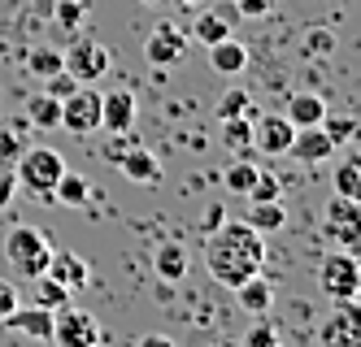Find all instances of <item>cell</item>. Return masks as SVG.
<instances>
[{
	"mask_svg": "<svg viewBox=\"0 0 361 347\" xmlns=\"http://www.w3.org/2000/svg\"><path fill=\"white\" fill-rule=\"evenodd\" d=\"M240 347H283V343H279V330H274L270 322H262V317H257V322L248 326V334L240 339Z\"/></svg>",
	"mask_w": 361,
	"mask_h": 347,
	"instance_id": "obj_34",
	"label": "cell"
},
{
	"mask_svg": "<svg viewBox=\"0 0 361 347\" xmlns=\"http://www.w3.org/2000/svg\"><path fill=\"white\" fill-rule=\"evenodd\" d=\"M183 52H188V35L178 31L174 22L152 26V35L144 39V57H148V65H157V70L178 65V61H183Z\"/></svg>",
	"mask_w": 361,
	"mask_h": 347,
	"instance_id": "obj_9",
	"label": "cell"
},
{
	"mask_svg": "<svg viewBox=\"0 0 361 347\" xmlns=\"http://www.w3.org/2000/svg\"><path fill=\"white\" fill-rule=\"evenodd\" d=\"M244 222H248L257 234H274V230H283V222H288V208H283L279 200H262V204L252 200V208H248Z\"/></svg>",
	"mask_w": 361,
	"mask_h": 347,
	"instance_id": "obj_21",
	"label": "cell"
},
{
	"mask_svg": "<svg viewBox=\"0 0 361 347\" xmlns=\"http://www.w3.org/2000/svg\"><path fill=\"white\" fill-rule=\"evenodd\" d=\"M222 222H226V217H222V208H218V204H214V208H209V213H204V217H200V226H204V234H214V230H218Z\"/></svg>",
	"mask_w": 361,
	"mask_h": 347,
	"instance_id": "obj_41",
	"label": "cell"
},
{
	"mask_svg": "<svg viewBox=\"0 0 361 347\" xmlns=\"http://www.w3.org/2000/svg\"><path fill=\"white\" fill-rule=\"evenodd\" d=\"M235 9H240L244 18H266V13H270V0H235Z\"/></svg>",
	"mask_w": 361,
	"mask_h": 347,
	"instance_id": "obj_40",
	"label": "cell"
},
{
	"mask_svg": "<svg viewBox=\"0 0 361 347\" xmlns=\"http://www.w3.org/2000/svg\"><path fill=\"white\" fill-rule=\"evenodd\" d=\"M96 347H100V343H96Z\"/></svg>",
	"mask_w": 361,
	"mask_h": 347,
	"instance_id": "obj_45",
	"label": "cell"
},
{
	"mask_svg": "<svg viewBox=\"0 0 361 347\" xmlns=\"http://www.w3.org/2000/svg\"><path fill=\"white\" fill-rule=\"evenodd\" d=\"M188 265H192V252L183 239H166V244L152 248V270H157L161 282H178V278H188Z\"/></svg>",
	"mask_w": 361,
	"mask_h": 347,
	"instance_id": "obj_13",
	"label": "cell"
},
{
	"mask_svg": "<svg viewBox=\"0 0 361 347\" xmlns=\"http://www.w3.org/2000/svg\"><path fill=\"white\" fill-rule=\"evenodd\" d=\"M192 35H196L204 48H214L218 39L231 35V22H226L222 13H214V9H204V13H196V22H192Z\"/></svg>",
	"mask_w": 361,
	"mask_h": 347,
	"instance_id": "obj_24",
	"label": "cell"
},
{
	"mask_svg": "<svg viewBox=\"0 0 361 347\" xmlns=\"http://www.w3.org/2000/svg\"><path fill=\"white\" fill-rule=\"evenodd\" d=\"M222 144H226L231 152H248V148H252V118L222 122Z\"/></svg>",
	"mask_w": 361,
	"mask_h": 347,
	"instance_id": "obj_31",
	"label": "cell"
},
{
	"mask_svg": "<svg viewBox=\"0 0 361 347\" xmlns=\"http://www.w3.org/2000/svg\"><path fill=\"white\" fill-rule=\"evenodd\" d=\"M87 13H92V0H57V9H53L61 31H79Z\"/></svg>",
	"mask_w": 361,
	"mask_h": 347,
	"instance_id": "obj_28",
	"label": "cell"
},
{
	"mask_svg": "<svg viewBox=\"0 0 361 347\" xmlns=\"http://www.w3.org/2000/svg\"><path fill=\"white\" fill-rule=\"evenodd\" d=\"M331 182H335V196H340V200H357L361 204V161H357V156H344V161L335 165Z\"/></svg>",
	"mask_w": 361,
	"mask_h": 347,
	"instance_id": "obj_23",
	"label": "cell"
},
{
	"mask_svg": "<svg viewBox=\"0 0 361 347\" xmlns=\"http://www.w3.org/2000/svg\"><path fill=\"white\" fill-rule=\"evenodd\" d=\"M331 48H335V31H322V26L300 39V52H305V57H326Z\"/></svg>",
	"mask_w": 361,
	"mask_h": 347,
	"instance_id": "obj_35",
	"label": "cell"
},
{
	"mask_svg": "<svg viewBox=\"0 0 361 347\" xmlns=\"http://www.w3.org/2000/svg\"><path fill=\"white\" fill-rule=\"evenodd\" d=\"M318 291H322L326 300H335V304H353L357 300V291H361V265H357V256L348 248H335V252L322 256V265H318Z\"/></svg>",
	"mask_w": 361,
	"mask_h": 347,
	"instance_id": "obj_4",
	"label": "cell"
},
{
	"mask_svg": "<svg viewBox=\"0 0 361 347\" xmlns=\"http://www.w3.org/2000/svg\"><path fill=\"white\" fill-rule=\"evenodd\" d=\"M288 118L296 130H305V126H322V118H326V100L322 96H314V92H296L292 100H288Z\"/></svg>",
	"mask_w": 361,
	"mask_h": 347,
	"instance_id": "obj_18",
	"label": "cell"
},
{
	"mask_svg": "<svg viewBox=\"0 0 361 347\" xmlns=\"http://www.w3.org/2000/svg\"><path fill=\"white\" fill-rule=\"evenodd\" d=\"M288 152L296 156L300 165H322L326 156L335 152V144L322 135V126H305V130H296V135H292V148Z\"/></svg>",
	"mask_w": 361,
	"mask_h": 347,
	"instance_id": "obj_16",
	"label": "cell"
},
{
	"mask_svg": "<svg viewBox=\"0 0 361 347\" xmlns=\"http://www.w3.org/2000/svg\"><path fill=\"white\" fill-rule=\"evenodd\" d=\"M5 260H9V270L18 278L35 282V278H44L48 260H53V239H48L39 226H13L5 234Z\"/></svg>",
	"mask_w": 361,
	"mask_h": 347,
	"instance_id": "obj_2",
	"label": "cell"
},
{
	"mask_svg": "<svg viewBox=\"0 0 361 347\" xmlns=\"http://www.w3.org/2000/svg\"><path fill=\"white\" fill-rule=\"evenodd\" d=\"M235 118H252V96L244 87H231L218 100V122H235Z\"/></svg>",
	"mask_w": 361,
	"mask_h": 347,
	"instance_id": "obj_26",
	"label": "cell"
},
{
	"mask_svg": "<svg viewBox=\"0 0 361 347\" xmlns=\"http://www.w3.org/2000/svg\"><path fill=\"white\" fill-rule=\"evenodd\" d=\"M322 135H326L331 144H348V139H357V118H353V113H331V109H326V118H322Z\"/></svg>",
	"mask_w": 361,
	"mask_h": 347,
	"instance_id": "obj_27",
	"label": "cell"
},
{
	"mask_svg": "<svg viewBox=\"0 0 361 347\" xmlns=\"http://www.w3.org/2000/svg\"><path fill=\"white\" fill-rule=\"evenodd\" d=\"M283 196V182L274 178V170H257V178H252V187H248V200H279Z\"/></svg>",
	"mask_w": 361,
	"mask_h": 347,
	"instance_id": "obj_33",
	"label": "cell"
},
{
	"mask_svg": "<svg viewBox=\"0 0 361 347\" xmlns=\"http://www.w3.org/2000/svg\"><path fill=\"white\" fill-rule=\"evenodd\" d=\"M61 130H70V135H96L100 130V92L96 87H74L66 100H61Z\"/></svg>",
	"mask_w": 361,
	"mask_h": 347,
	"instance_id": "obj_8",
	"label": "cell"
},
{
	"mask_svg": "<svg viewBox=\"0 0 361 347\" xmlns=\"http://www.w3.org/2000/svg\"><path fill=\"white\" fill-rule=\"evenodd\" d=\"M13 174H18V187H22V191H31V196H39V200H53V187H57V178L66 174V161H61L57 148H22Z\"/></svg>",
	"mask_w": 361,
	"mask_h": 347,
	"instance_id": "obj_3",
	"label": "cell"
},
{
	"mask_svg": "<svg viewBox=\"0 0 361 347\" xmlns=\"http://www.w3.org/2000/svg\"><path fill=\"white\" fill-rule=\"evenodd\" d=\"M44 83H48V92H44V96H53V100H66V96H70L74 87H83V83H74V78H70L66 70H57V74H48Z\"/></svg>",
	"mask_w": 361,
	"mask_h": 347,
	"instance_id": "obj_36",
	"label": "cell"
},
{
	"mask_svg": "<svg viewBox=\"0 0 361 347\" xmlns=\"http://www.w3.org/2000/svg\"><path fill=\"white\" fill-rule=\"evenodd\" d=\"M135 347H174V339H170V334H144Z\"/></svg>",
	"mask_w": 361,
	"mask_h": 347,
	"instance_id": "obj_42",
	"label": "cell"
},
{
	"mask_svg": "<svg viewBox=\"0 0 361 347\" xmlns=\"http://www.w3.org/2000/svg\"><path fill=\"white\" fill-rule=\"evenodd\" d=\"M235 300H240V308L244 313H252V317H262V313H270V304H274V286H270V278H248V282H240L235 286Z\"/></svg>",
	"mask_w": 361,
	"mask_h": 347,
	"instance_id": "obj_20",
	"label": "cell"
},
{
	"mask_svg": "<svg viewBox=\"0 0 361 347\" xmlns=\"http://www.w3.org/2000/svg\"><path fill=\"white\" fill-rule=\"evenodd\" d=\"M27 122L39 126V130H53L61 122V100H53V96H31L27 100Z\"/></svg>",
	"mask_w": 361,
	"mask_h": 347,
	"instance_id": "obj_25",
	"label": "cell"
},
{
	"mask_svg": "<svg viewBox=\"0 0 361 347\" xmlns=\"http://www.w3.org/2000/svg\"><path fill=\"white\" fill-rule=\"evenodd\" d=\"M318 347H361V313L353 304H340V313L326 317Z\"/></svg>",
	"mask_w": 361,
	"mask_h": 347,
	"instance_id": "obj_11",
	"label": "cell"
},
{
	"mask_svg": "<svg viewBox=\"0 0 361 347\" xmlns=\"http://www.w3.org/2000/svg\"><path fill=\"white\" fill-rule=\"evenodd\" d=\"M13 308H18V286L0 278V322H5V317H9Z\"/></svg>",
	"mask_w": 361,
	"mask_h": 347,
	"instance_id": "obj_39",
	"label": "cell"
},
{
	"mask_svg": "<svg viewBox=\"0 0 361 347\" xmlns=\"http://www.w3.org/2000/svg\"><path fill=\"white\" fill-rule=\"evenodd\" d=\"M174 5H183V9H188V5H200V0H174Z\"/></svg>",
	"mask_w": 361,
	"mask_h": 347,
	"instance_id": "obj_43",
	"label": "cell"
},
{
	"mask_svg": "<svg viewBox=\"0 0 361 347\" xmlns=\"http://www.w3.org/2000/svg\"><path fill=\"white\" fill-rule=\"evenodd\" d=\"M118 170L131 178V182H140V187H157L161 182V161L152 156L144 144H131L122 156H118Z\"/></svg>",
	"mask_w": 361,
	"mask_h": 347,
	"instance_id": "obj_14",
	"label": "cell"
},
{
	"mask_svg": "<svg viewBox=\"0 0 361 347\" xmlns=\"http://www.w3.org/2000/svg\"><path fill=\"white\" fill-rule=\"evenodd\" d=\"M61 70L74 78V83L92 87V83H100V78L109 74V48L100 39H92V35H79L61 52Z\"/></svg>",
	"mask_w": 361,
	"mask_h": 347,
	"instance_id": "obj_5",
	"label": "cell"
},
{
	"mask_svg": "<svg viewBox=\"0 0 361 347\" xmlns=\"http://www.w3.org/2000/svg\"><path fill=\"white\" fill-rule=\"evenodd\" d=\"M22 156V139L13 135V130H0V165H9Z\"/></svg>",
	"mask_w": 361,
	"mask_h": 347,
	"instance_id": "obj_37",
	"label": "cell"
},
{
	"mask_svg": "<svg viewBox=\"0 0 361 347\" xmlns=\"http://www.w3.org/2000/svg\"><path fill=\"white\" fill-rule=\"evenodd\" d=\"M48 339L57 347H96L100 322H96V313H87L79 304H61V308H53V334Z\"/></svg>",
	"mask_w": 361,
	"mask_h": 347,
	"instance_id": "obj_6",
	"label": "cell"
},
{
	"mask_svg": "<svg viewBox=\"0 0 361 347\" xmlns=\"http://www.w3.org/2000/svg\"><path fill=\"white\" fill-rule=\"evenodd\" d=\"M252 178H257V165H252V161H235V165L222 170V187H226L231 196H248Z\"/></svg>",
	"mask_w": 361,
	"mask_h": 347,
	"instance_id": "obj_29",
	"label": "cell"
},
{
	"mask_svg": "<svg viewBox=\"0 0 361 347\" xmlns=\"http://www.w3.org/2000/svg\"><path fill=\"white\" fill-rule=\"evenodd\" d=\"M266 265V234H257L248 222H222L204 239V270L218 286L235 291L240 282L257 278Z\"/></svg>",
	"mask_w": 361,
	"mask_h": 347,
	"instance_id": "obj_1",
	"label": "cell"
},
{
	"mask_svg": "<svg viewBox=\"0 0 361 347\" xmlns=\"http://www.w3.org/2000/svg\"><path fill=\"white\" fill-rule=\"evenodd\" d=\"M100 130H109V135H131L135 130V96L131 92L100 96Z\"/></svg>",
	"mask_w": 361,
	"mask_h": 347,
	"instance_id": "obj_12",
	"label": "cell"
},
{
	"mask_svg": "<svg viewBox=\"0 0 361 347\" xmlns=\"http://www.w3.org/2000/svg\"><path fill=\"white\" fill-rule=\"evenodd\" d=\"M296 126L283 118V113H266V118H252V148L266 152V156H283L292 148Z\"/></svg>",
	"mask_w": 361,
	"mask_h": 347,
	"instance_id": "obj_10",
	"label": "cell"
},
{
	"mask_svg": "<svg viewBox=\"0 0 361 347\" xmlns=\"http://www.w3.org/2000/svg\"><path fill=\"white\" fill-rule=\"evenodd\" d=\"M35 304L39 308H48V313H53V308H61V304H70V291L61 286V282H53V278H35Z\"/></svg>",
	"mask_w": 361,
	"mask_h": 347,
	"instance_id": "obj_32",
	"label": "cell"
},
{
	"mask_svg": "<svg viewBox=\"0 0 361 347\" xmlns=\"http://www.w3.org/2000/svg\"><path fill=\"white\" fill-rule=\"evenodd\" d=\"M322 234H326V244L353 252V248H357V239H361V208H357V200L331 196L326 208H322Z\"/></svg>",
	"mask_w": 361,
	"mask_h": 347,
	"instance_id": "obj_7",
	"label": "cell"
},
{
	"mask_svg": "<svg viewBox=\"0 0 361 347\" xmlns=\"http://www.w3.org/2000/svg\"><path fill=\"white\" fill-rule=\"evenodd\" d=\"M27 70L35 74V78H48V74H57L61 70V48H31L27 52Z\"/></svg>",
	"mask_w": 361,
	"mask_h": 347,
	"instance_id": "obj_30",
	"label": "cell"
},
{
	"mask_svg": "<svg viewBox=\"0 0 361 347\" xmlns=\"http://www.w3.org/2000/svg\"><path fill=\"white\" fill-rule=\"evenodd\" d=\"M5 326L9 330H18V334H27V339H39V343H48V334H53V313H48V308H13L9 317H5Z\"/></svg>",
	"mask_w": 361,
	"mask_h": 347,
	"instance_id": "obj_17",
	"label": "cell"
},
{
	"mask_svg": "<svg viewBox=\"0 0 361 347\" xmlns=\"http://www.w3.org/2000/svg\"><path fill=\"white\" fill-rule=\"evenodd\" d=\"M13 191H18V174L9 165H0V208L13 204Z\"/></svg>",
	"mask_w": 361,
	"mask_h": 347,
	"instance_id": "obj_38",
	"label": "cell"
},
{
	"mask_svg": "<svg viewBox=\"0 0 361 347\" xmlns=\"http://www.w3.org/2000/svg\"><path fill=\"white\" fill-rule=\"evenodd\" d=\"M87 196H92L87 178H83V174H74V170H66V174L57 178V187H53V200H57V204H66V208H83V204H87Z\"/></svg>",
	"mask_w": 361,
	"mask_h": 347,
	"instance_id": "obj_22",
	"label": "cell"
},
{
	"mask_svg": "<svg viewBox=\"0 0 361 347\" xmlns=\"http://www.w3.org/2000/svg\"><path fill=\"white\" fill-rule=\"evenodd\" d=\"M209 70H218V74H244L248 70V48L240 44V39H218L214 48H209Z\"/></svg>",
	"mask_w": 361,
	"mask_h": 347,
	"instance_id": "obj_19",
	"label": "cell"
},
{
	"mask_svg": "<svg viewBox=\"0 0 361 347\" xmlns=\"http://www.w3.org/2000/svg\"><path fill=\"white\" fill-rule=\"evenodd\" d=\"M140 5H157V0H140Z\"/></svg>",
	"mask_w": 361,
	"mask_h": 347,
	"instance_id": "obj_44",
	"label": "cell"
},
{
	"mask_svg": "<svg viewBox=\"0 0 361 347\" xmlns=\"http://www.w3.org/2000/svg\"><path fill=\"white\" fill-rule=\"evenodd\" d=\"M44 274L53 278V282H61L66 291H79V286L92 282V265H87L79 252H57V248H53V260H48Z\"/></svg>",
	"mask_w": 361,
	"mask_h": 347,
	"instance_id": "obj_15",
	"label": "cell"
}]
</instances>
